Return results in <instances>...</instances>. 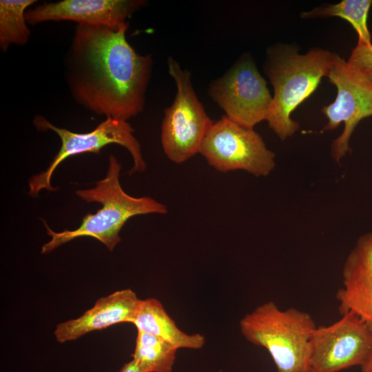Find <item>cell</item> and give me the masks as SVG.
<instances>
[{
	"mask_svg": "<svg viewBox=\"0 0 372 372\" xmlns=\"http://www.w3.org/2000/svg\"><path fill=\"white\" fill-rule=\"evenodd\" d=\"M128 25L77 24L65 59L72 97L85 108L127 121L142 112L153 61L126 39Z\"/></svg>",
	"mask_w": 372,
	"mask_h": 372,
	"instance_id": "6da1fadb",
	"label": "cell"
},
{
	"mask_svg": "<svg viewBox=\"0 0 372 372\" xmlns=\"http://www.w3.org/2000/svg\"><path fill=\"white\" fill-rule=\"evenodd\" d=\"M336 54L313 48L304 54L296 47L278 45L268 48L265 71L273 87L269 127L284 141L299 130L291 117L293 110L309 97L324 76H328Z\"/></svg>",
	"mask_w": 372,
	"mask_h": 372,
	"instance_id": "7a4b0ae2",
	"label": "cell"
},
{
	"mask_svg": "<svg viewBox=\"0 0 372 372\" xmlns=\"http://www.w3.org/2000/svg\"><path fill=\"white\" fill-rule=\"evenodd\" d=\"M121 169V163L111 155L105 177L97 181L93 188L76 192L87 203L102 204L96 214L89 213L83 217L79 228L55 232L43 220L47 233L52 238L43 245L42 254L51 252L61 245L83 236L93 237L112 251L121 241L119 232L129 218L140 214L167 212L165 205L151 197L136 198L125 193L119 182Z\"/></svg>",
	"mask_w": 372,
	"mask_h": 372,
	"instance_id": "3957f363",
	"label": "cell"
},
{
	"mask_svg": "<svg viewBox=\"0 0 372 372\" xmlns=\"http://www.w3.org/2000/svg\"><path fill=\"white\" fill-rule=\"evenodd\" d=\"M316 327L309 313L293 307L281 310L272 301L258 307L240 322L243 336L267 350L277 372H307Z\"/></svg>",
	"mask_w": 372,
	"mask_h": 372,
	"instance_id": "277c9868",
	"label": "cell"
},
{
	"mask_svg": "<svg viewBox=\"0 0 372 372\" xmlns=\"http://www.w3.org/2000/svg\"><path fill=\"white\" fill-rule=\"evenodd\" d=\"M167 66L176 94L172 104L165 110L161 144L170 161L182 163L199 153L214 121L207 114L194 92L189 71L182 69L171 56L167 59Z\"/></svg>",
	"mask_w": 372,
	"mask_h": 372,
	"instance_id": "5b68a950",
	"label": "cell"
},
{
	"mask_svg": "<svg viewBox=\"0 0 372 372\" xmlns=\"http://www.w3.org/2000/svg\"><path fill=\"white\" fill-rule=\"evenodd\" d=\"M33 124L37 130H50L59 135L61 146L57 154L45 171L33 176L29 180V193L32 197L45 189L53 191L51 185L52 176L58 165L65 158L79 154L92 152L98 154L103 147L115 143L125 147L131 154L134 165L128 172L130 175L136 172H143L146 164L141 153V145L134 136V129L127 122L112 117L101 123L93 131L84 134L72 132L65 128L52 125L42 116H37Z\"/></svg>",
	"mask_w": 372,
	"mask_h": 372,
	"instance_id": "8992f818",
	"label": "cell"
},
{
	"mask_svg": "<svg viewBox=\"0 0 372 372\" xmlns=\"http://www.w3.org/2000/svg\"><path fill=\"white\" fill-rule=\"evenodd\" d=\"M199 153L222 172L244 170L256 176H266L276 166L275 154L260 135L226 116L214 121Z\"/></svg>",
	"mask_w": 372,
	"mask_h": 372,
	"instance_id": "52a82bcc",
	"label": "cell"
},
{
	"mask_svg": "<svg viewBox=\"0 0 372 372\" xmlns=\"http://www.w3.org/2000/svg\"><path fill=\"white\" fill-rule=\"evenodd\" d=\"M208 94L227 118L249 128L267 121L272 103L267 81L248 54L213 81Z\"/></svg>",
	"mask_w": 372,
	"mask_h": 372,
	"instance_id": "ba28073f",
	"label": "cell"
},
{
	"mask_svg": "<svg viewBox=\"0 0 372 372\" xmlns=\"http://www.w3.org/2000/svg\"><path fill=\"white\" fill-rule=\"evenodd\" d=\"M327 77L336 87L337 96L322 110L328 119L323 131L333 130L344 123V130L333 141L331 150L333 160L340 162L349 152L355 127L361 120L372 116V82L363 70L338 54Z\"/></svg>",
	"mask_w": 372,
	"mask_h": 372,
	"instance_id": "9c48e42d",
	"label": "cell"
},
{
	"mask_svg": "<svg viewBox=\"0 0 372 372\" xmlns=\"http://www.w3.org/2000/svg\"><path fill=\"white\" fill-rule=\"evenodd\" d=\"M372 353V331L347 312L335 322L316 327L311 340L307 372H340L360 367Z\"/></svg>",
	"mask_w": 372,
	"mask_h": 372,
	"instance_id": "30bf717a",
	"label": "cell"
},
{
	"mask_svg": "<svg viewBox=\"0 0 372 372\" xmlns=\"http://www.w3.org/2000/svg\"><path fill=\"white\" fill-rule=\"evenodd\" d=\"M145 3L143 0H63L28 9L25 17L31 25L50 21H73L77 24L103 25L118 29L128 25L127 20Z\"/></svg>",
	"mask_w": 372,
	"mask_h": 372,
	"instance_id": "8fae6325",
	"label": "cell"
},
{
	"mask_svg": "<svg viewBox=\"0 0 372 372\" xmlns=\"http://www.w3.org/2000/svg\"><path fill=\"white\" fill-rule=\"evenodd\" d=\"M340 315L351 312L372 331V233L361 235L347 256L336 293Z\"/></svg>",
	"mask_w": 372,
	"mask_h": 372,
	"instance_id": "7c38bea8",
	"label": "cell"
},
{
	"mask_svg": "<svg viewBox=\"0 0 372 372\" xmlns=\"http://www.w3.org/2000/svg\"><path fill=\"white\" fill-rule=\"evenodd\" d=\"M140 300L129 289L101 298L79 318L59 324L54 331L56 339L63 343L116 324L132 322Z\"/></svg>",
	"mask_w": 372,
	"mask_h": 372,
	"instance_id": "4fadbf2b",
	"label": "cell"
},
{
	"mask_svg": "<svg viewBox=\"0 0 372 372\" xmlns=\"http://www.w3.org/2000/svg\"><path fill=\"white\" fill-rule=\"evenodd\" d=\"M132 323L137 331L162 338L177 349H198L202 348L205 342V337L199 333L189 335L178 329L156 298L140 300Z\"/></svg>",
	"mask_w": 372,
	"mask_h": 372,
	"instance_id": "5bb4252c",
	"label": "cell"
},
{
	"mask_svg": "<svg viewBox=\"0 0 372 372\" xmlns=\"http://www.w3.org/2000/svg\"><path fill=\"white\" fill-rule=\"evenodd\" d=\"M177 349L162 338L138 331L132 360L141 372H172Z\"/></svg>",
	"mask_w": 372,
	"mask_h": 372,
	"instance_id": "9a60e30c",
	"label": "cell"
},
{
	"mask_svg": "<svg viewBox=\"0 0 372 372\" xmlns=\"http://www.w3.org/2000/svg\"><path fill=\"white\" fill-rule=\"evenodd\" d=\"M371 4V0H342L338 3L328 4L309 12H303L300 17L304 19L341 17L349 21L358 33V45H372L371 35L367 26V18Z\"/></svg>",
	"mask_w": 372,
	"mask_h": 372,
	"instance_id": "2e32d148",
	"label": "cell"
},
{
	"mask_svg": "<svg viewBox=\"0 0 372 372\" xmlns=\"http://www.w3.org/2000/svg\"><path fill=\"white\" fill-rule=\"evenodd\" d=\"M35 0L0 1V48L6 52L12 44L25 45L30 36L25 13Z\"/></svg>",
	"mask_w": 372,
	"mask_h": 372,
	"instance_id": "e0dca14e",
	"label": "cell"
},
{
	"mask_svg": "<svg viewBox=\"0 0 372 372\" xmlns=\"http://www.w3.org/2000/svg\"><path fill=\"white\" fill-rule=\"evenodd\" d=\"M362 70H372V45H357L347 61Z\"/></svg>",
	"mask_w": 372,
	"mask_h": 372,
	"instance_id": "ac0fdd59",
	"label": "cell"
},
{
	"mask_svg": "<svg viewBox=\"0 0 372 372\" xmlns=\"http://www.w3.org/2000/svg\"><path fill=\"white\" fill-rule=\"evenodd\" d=\"M118 372H141L136 363L132 360L125 364Z\"/></svg>",
	"mask_w": 372,
	"mask_h": 372,
	"instance_id": "d6986e66",
	"label": "cell"
},
{
	"mask_svg": "<svg viewBox=\"0 0 372 372\" xmlns=\"http://www.w3.org/2000/svg\"><path fill=\"white\" fill-rule=\"evenodd\" d=\"M362 372H372V353L366 361V362L361 366Z\"/></svg>",
	"mask_w": 372,
	"mask_h": 372,
	"instance_id": "ffe728a7",
	"label": "cell"
},
{
	"mask_svg": "<svg viewBox=\"0 0 372 372\" xmlns=\"http://www.w3.org/2000/svg\"><path fill=\"white\" fill-rule=\"evenodd\" d=\"M366 75L368 76V78L372 82V70H363Z\"/></svg>",
	"mask_w": 372,
	"mask_h": 372,
	"instance_id": "44dd1931",
	"label": "cell"
}]
</instances>
